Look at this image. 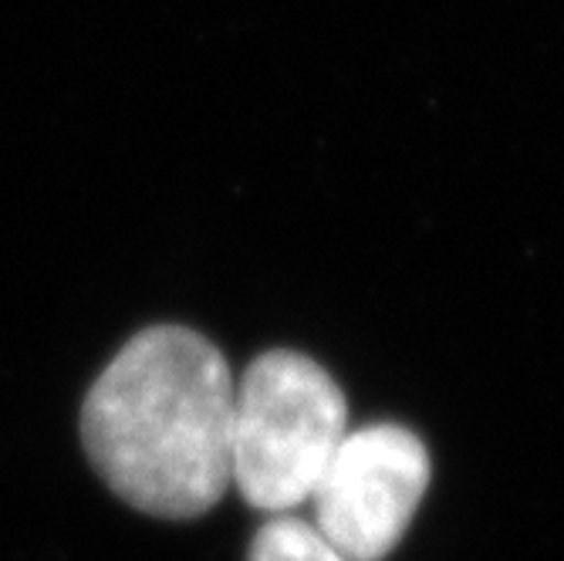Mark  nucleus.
Wrapping results in <instances>:
<instances>
[{
    "mask_svg": "<svg viewBox=\"0 0 564 561\" xmlns=\"http://www.w3.org/2000/svg\"><path fill=\"white\" fill-rule=\"evenodd\" d=\"M234 389L220 348L193 328L139 332L85 396L91 467L142 515H207L230 487Z\"/></svg>",
    "mask_w": 564,
    "mask_h": 561,
    "instance_id": "obj_1",
    "label": "nucleus"
},
{
    "mask_svg": "<svg viewBox=\"0 0 564 561\" xmlns=\"http://www.w3.org/2000/svg\"><path fill=\"white\" fill-rule=\"evenodd\" d=\"M348 433L341 386L291 348L258 355L234 389L230 484L247 504L291 515L307 504Z\"/></svg>",
    "mask_w": 564,
    "mask_h": 561,
    "instance_id": "obj_2",
    "label": "nucleus"
},
{
    "mask_svg": "<svg viewBox=\"0 0 564 561\" xmlns=\"http://www.w3.org/2000/svg\"><path fill=\"white\" fill-rule=\"evenodd\" d=\"M430 450L405 427L348 430L315 494V528L351 561L386 558L413 525L430 487Z\"/></svg>",
    "mask_w": 564,
    "mask_h": 561,
    "instance_id": "obj_3",
    "label": "nucleus"
},
{
    "mask_svg": "<svg viewBox=\"0 0 564 561\" xmlns=\"http://www.w3.org/2000/svg\"><path fill=\"white\" fill-rule=\"evenodd\" d=\"M247 561H351V558L341 554L335 544H328L312 521L281 515L253 535Z\"/></svg>",
    "mask_w": 564,
    "mask_h": 561,
    "instance_id": "obj_4",
    "label": "nucleus"
}]
</instances>
